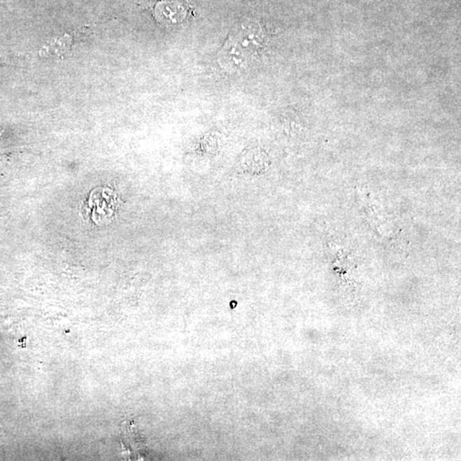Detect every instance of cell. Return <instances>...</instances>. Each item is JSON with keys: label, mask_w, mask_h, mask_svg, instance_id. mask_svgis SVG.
I'll return each instance as SVG.
<instances>
[{"label": "cell", "mask_w": 461, "mask_h": 461, "mask_svg": "<svg viewBox=\"0 0 461 461\" xmlns=\"http://www.w3.org/2000/svg\"><path fill=\"white\" fill-rule=\"evenodd\" d=\"M250 57L251 54L231 36L218 53V64L224 71L238 73L245 71L250 64Z\"/></svg>", "instance_id": "1"}, {"label": "cell", "mask_w": 461, "mask_h": 461, "mask_svg": "<svg viewBox=\"0 0 461 461\" xmlns=\"http://www.w3.org/2000/svg\"><path fill=\"white\" fill-rule=\"evenodd\" d=\"M231 36L250 54L257 51L263 41L261 26L253 20H246L240 23Z\"/></svg>", "instance_id": "2"}, {"label": "cell", "mask_w": 461, "mask_h": 461, "mask_svg": "<svg viewBox=\"0 0 461 461\" xmlns=\"http://www.w3.org/2000/svg\"><path fill=\"white\" fill-rule=\"evenodd\" d=\"M187 15L183 5L178 2H162L156 7L159 21L168 25H176L183 22Z\"/></svg>", "instance_id": "3"}]
</instances>
